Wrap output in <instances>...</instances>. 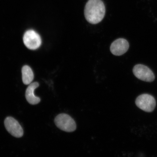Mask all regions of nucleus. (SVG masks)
<instances>
[{
    "label": "nucleus",
    "mask_w": 157,
    "mask_h": 157,
    "mask_svg": "<svg viewBox=\"0 0 157 157\" xmlns=\"http://www.w3.org/2000/svg\"><path fill=\"white\" fill-rule=\"evenodd\" d=\"M129 46V43L126 39H118L111 44V52L115 56H122L128 50Z\"/></svg>",
    "instance_id": "obj_7"
},
{
    "label": "nucleus",
    "mask_w": 157,
    "mask_h": 157,
    "mask_svg": "<svg viewBox=\"0 0 157 157\" xmlns=\"http://www.w3.org/2000/svg\"><path fill=\"white\" fill-rule=\"evenodd\" d=\"M6 129L10 134L17 138H20L23 135L22 127L16 120L9 117L6 118L4 121Z\"/></svg>",
    "instance_id": "obj_6"
},
{
    "label": "nucleus",
    "mask_w": 157,
    "mask_h": 157,
    "mask_svg": "<svg viewBox=\"0 0 157 157\" xmlns=\"http://www.w3.org/2000/svg\"><path fill=\"white\" fill-rule=\"evenodd\" d=\"M137 107L147 113H151L156 106L155 98L150 94H144L138 96L135 101Z\"/></svg>",
    "instance_id": "obj_3"
},
{
    "label": "nucleus",
    "mask_w": 157,
    "mask_h": 157,
    "mask_svg": "<svg viewBox=\"0 0 157 157\" xmlns=\"http://www.w3.org/2000/svg\"><path fill=\"white\" fill-rule=\"evenodd\" d=\"M54 122L61 130L67 132H73L76 128V124L73 118L66 113H60L55 118Z\"/></svg>",
    "instance_id": "obj_2"
},
{
    "label": "nucleus",
    "mask_w": 157,
    "mask_h": 157,
    "mask_svg": "<svg viewBox=\"0 0 157 157\" xmlns=\"http://www.w3.org/2000/svg\"><path fill=\"white\" fill-rule=\"evenodd\" d=\"M23 83L25 85H29L32 83L34 78V75L32 69L27 65L23 67L21 69Z\"/></svg>",
    "instance_id": "obj_9"
},
{
    "label": "nucleus",
    "mask_w": 157,
    "mask_h": 157,
    "mask_svg": "<svg viewBox=\"0 0 157 157\" xmlns=\"http://www.w3.org/2000/svg\"><path fill=\"white\" fill-rule=\"evenodd\" d=\"M105 13V5L101 0H89L84 8V16L88 22L91 24L101 22Z\"/></svg>",
    "instance_id": "obj_1"
},
{
    "label": "nucleus",
    "mask_w": 157,
    "mask_h": 157,
    "mask_svg": "<svg viewBox=\"0 0 157 157\" xmlns=\"http://www.w3.org/2000/svg\"><path fill=\"white\" fill-rule=\"evenodd\" d=\"M133 73L135 77L142 81L152 82L155 79V74L148 67L142 64H137L133 68Z\"/></svg>",
    "instance_id": "obj_4"
},
{
    "label": "nucleus",
    "mask_w": 157,
    "mask_h": 157,
    "mask_svg": "<svg viewBox=\"0 0 157 157\" xmlns=\"http://www.w3.org/2000/svg\"><path fill=\"white\" fill-rule=\"evenodd\" d=\"M39 86L37 82H33L29 84L25 91V97L26 100L31 105H36L40 102V99L34 95V91Z\"/></svg>",
    "instance_id": "obj_8"
},
{
    "label": "nucleus",
    "mask_w": 157,
    "mask_h": 157,
    "mask_svg": "<svg viewBox=\"0 0 157 157\" xmlns=\"http://www.w3.org/2000/svg\"><path fill=\"white\" fill-rule=\"evenodd\" d=\"M23 40L25 46L32 50L39 48L42 43L40 35L33 30H28L25 33Z\"/></svg>",
    "instance_id": "obj_5"
}]
</instances>
